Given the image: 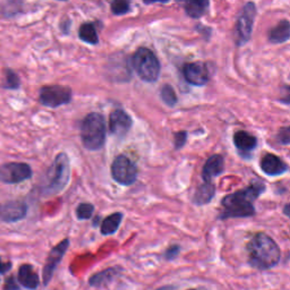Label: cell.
I'll use <instances>...</instances> for the list:
<instances>
[{"label":"cell","mask_w":290,"mask_h":290,"mask_svg":"<svg viewBox=\"0 0 290 290\" xmlns=\"http://www.w3.org/2000/svg\"><path fill=\"white\" fill-rule=\"evenodd\" d=\"M249 263L256 269L266 270L280 260V249L275 240L265 234H256L247 245Z\"/></svg>","instance_id":"obj_1"},{"label":"cell","mask_w":290,"mask_h":290,"mask_svg":"<svg viewBox=\"0 0 290 290\" xmlns=\"http://www.w3.org/2000/svg\"><path fill=\"white\" fill-rule=\"evenodd\" d=\"M264 186L262 184H254L244 190L236 191L223 199L222 204L226 210L222 213L221 219L228 218H247L254 216L255 210L252 204L255 199L263 193Z\"/></svg>","instance_id":"obj_2"},{"label":"cell","mask_w":290,"mask_h":290,"mask_svg":"<svg viewBox=\"0 0 290 290\" xmlns=\"http://www.w3.org/2000/svg\"><path fill=\"white\" fill-rule=\"evenodd\" d=\"M70 178V165L66 153H59L51 167L48 169L42 184V194L57 195L68 185Z\"/></svg>","instance_id":"obj_3"},{"label":"cell","mask_w":290,"mask_h":290,"mask_svg":"<svg viewBox=\"0 0 290 290\" xmlns=\"http://www.w3.org/2000/svg\"><path fill=\"white\" fill-rule=\"evenodd\" d=\"M81 139L90 151H98L106 141V122L102 114L92 112L84 118L81 125Z\"/></svg>","instance_id":"obj_4"},{"label":"cell","mask_w":290,"mask_h":290,"mask_svg":"<svg viewBox=\"0 0 290 290\" xmlns=\"http://www.w3.org/2000/svg\"><path fill=\"white\" fill-rule=\"evenodd\" d=\"M133 67L145 82H156L160 75V63L156 54L147 48H140L133 56Z\"/></svg>","instance_id":"obj_5"},{"label":"cell","mask_w":290,"mask_h":290,"mask_svg":"<svg viewBox=\"0 0 290 290\" xmlns=\"http://www.w3.org/2000/svg\"><path fill=\"white\" fill-rule=\"evenodd\" d=\"M40 102L49 108H58L72 101V90L65 85H48L40 90Z\"/></svg>","instance_id":"obj_6"},{"label":"cell","mask_w":290,"mask_h":290,"mask_svg":"<svg viewBox=\"0 0 290 290\" xmlns=\"http://www.w3.org/2000/svg\"><path fill=\"white\" fill-rule=\"evenodd\" d=\"M112 178L120 185L129 186L138 177V169L126 156H118L111 166Z\"/></svg>","instance_id":"obj_7"},{"label":"cell","mask_w":290,"mask_h":290,"mask_svg":"<svg viewBox=\"0 0 290 290\" xmlns=\"http://www.w3.org/2000/svg\"><path fill=\"white\" fill-rule=\"evenodd\" d=\"M31 177L32 169L24 162L5 163L0 167V182L4 184H18Z\"/></svg>","instance_id":"obj_8"},{"label":"cell","mask_w":290,"mask_h":290,"mask_svg":"<svg viewBox=\"0 0 290 290\" xmlns=\"http://www.w3.org/2000/svg\"><path fill=\"white\" fill-rule=\"evenodd\" d=\"M255 15V5L252 3L246 4L236 24V39L238 46H243L244 43H246L250 39Z\"/></svg>","instance_id":"obj_9"},{"label":"cell","mask_w":290,"mask_h":290,"mask_svg":"<svg viewBox=\"0 0 290 290\" xmlns=\"http://www.w3.org/2000/svg\"><path fill=\"white\" fill-rule=\"evenodd\" d=\"M68 247H69V239H64L50 250V253H49L47 257L45 267H43L42 278H43V284H45V286H48L49 282L51 281L53 272L56 271L58 264L62 262L63 257L65 254H66Z\"/></svg>","instance_id":"obj_10"},{"label":"cell","mask_w":290,"mask_h":290,"mask_svg":"<svg viewBox=\"0 0 290 290\" xmlns=\"http://www.w3.org/2000/svg\"><path fill=\"white\" fill-rule=\"evenodd\" d=\"M184 78L189 84L202 86L209 81V72L205 64L200 62L190 63L184 67Z\"/></svg>","instance_id":"obj_11"},{"label":"cell","mask_w":290,"mask_h":290,"mask_svg":"<svg viewBox=\"0 0 290 290\" xmlns=\"http://www.w3.org/2000/svg\"><path fill=\"white\" fill-rule=\"evenodd\" d=\"M27 206L22 201H10L0 205V220L5 222H16L24 219Z\"/></svg>","instance_id":"obj_12"},{"label":"cell","mask_w":290,"mask_h":290,"mask_svg":"<svg viewBox=\"0 0 290 290\" xmlns=\"http://www.w3.org/2000/svg\"><path fill=\"white\" fill-rule=\"evenodd\" d=\"M109 127L110 132L116 136H125L132 127V118L122 109H116L110 114L109 119Z\"/></svg>","instance_id":"obj_13"},{"label":"cell","mask_w":290,"mask_h":290,"mask_svg":"<svg viewBox=\"0 0 290 290\" xmlns=\"http://www.w3.org/2000/svg\"><path fill=\"white\" fill-rule=\"evenodd\" d=\"M261 168L264 173L269 175V176H277V175H281L287 170L286 163L280 158L271 154V153H267L262 158Z\"/></svg>","instance_id":"obj_14"},{"label":"cell","mask_w":290,"mask_h":290,"mask_svg":"<svg viewBox=\"0 0 290 290\" xmlns=\"http://www.w3.org/2000/svg\"><path fill=\"white\" fill-rule=\"evenodd\" d=\"M17 280L21 286L30 290H35L40 284L39 276L30 264H23L20 267Z\"/></svg>","instance_id":"obj_15"},{"label":"cell","mask_w":290,"mask_h":290,"mask_svg":"<svg viewBox=\"0 0 290 290\" xmlns=\"http://www.w3.org/2000/svg\"><path fill=\"white\" fill-rule=\"evenodd\" d=\"M223 168L224 160L221 156L216 154L209 158L203 167V173H202L205 183H211V179L219 176L223 171Z\"/></svg>","instance_id":"obj_16"},{"label":"cell","mask_w":290,"mask_h":290,"mask_svg":"<svg viewBox=\"0 0 290 290\" xmlns=\"http://www.w3.org/2000/svg\"><path fill=\"white\" fill-rule=\"evenodd\" d=\"M290 39V23L283 20L270 30L269 40L272 43H283Z\"/></svg>","instance_id":"obj_17"},{"label":"cell","mask_w":290,"mask_h":290,"mask_svg":"<svg viewBox=\"0 0 290 290\" xmlns=\"http://www.w3.org/2000/svg\"><path fill=\"white\" fill-rule=\"evenodd\" d=\"M119 272H120L119 267H109V269H106L99 273L93 275L90 278L89 284L92 287L106 286V284L110 283L113 279L119 275Z\"/></svg>","instance_id":"obj_18"},{"label":"cell","mask_w":290,"mask_h":290,"mask_svg":"<svg viewBox=\"0 0 290 290\" xmlns=\"http://www.w3.org/2000/svg\"><path fill=\"white\" fill-rule=\"evenodd\" d=\"M234 142L235 145L237 146V149L244 152H249L255 149V146L257 144L256 138H254L253 135H250L247 132H244V130H240V132H237L235 134Z\"/></svg>","instance_id":"obj_19"},{"label":"cell","mask_w":290,"mask_h":290,"mask_svg":"<svg viewBox=\"0 0 290 290\" xmlns=\"http://www.w3.org/2000/svg\"><path fill=\"white\" fill-rule=\"evenodd\" d=\"M215 193H216L215 185H212L211 183L202 184L195 191L194 203L198 205H204L206 203H209L213 196H215Z\"/></svg>","instance_id":"obj_20"},{"label":"cell","mask_w":290,"mask_h":290,"mask_svg":"<svg viewBox=\"0 0 290 290\" xmlns=\"http://www.w3.org/2000/svg\"><path fill=\"white\" fill-rule=\"evenodd\" d=\"M123 220V215L122 213H113V215L107 217L105 220L102 221L101 224V234L102 235H112L117 231L119 228V224Z\"/></svg>","instance_id":"obj_21"},{"label":"cell","mask_w":290,"mask_h":290,"mask_svg":"<svg viewBox=\"0 0 290 290\" xmlns=\"http://www.w3.org/2000/svg\"><path fill=\"white\" fill-rule=\"evenodd\" d=\"M209 3L204 0H195V2H188L185 4L186 14L193 18H199L202 15L205 14Z\"/></svg>","instance_id":"obj_22"},{"label":"cell","mask_w":290,"mask_h":290,"mask_svg":"<svg viewBox=\"0 0 290 290\" xmlns=\"http://www.w3.org/2000/svg\"><path fill=\"white\" fill-rule=\"evenodd\" d=\"M79 35L82 41L89 43V45H98V42H99L95 27L91 23L82 24L79 31Z\"/></svg>","instance_id":"obj_23"},{"label":"cell","mask_w":290,"mask_h":290,"mask_svg":"<svg viewBox=\"0 0 290 290\" xmlns=\"http://www.w3.org/2000/svg\"><path fill=\"white\" fill-rule=\"evenodd\" d=\"M3 87L9 90H17L20 87V79L12 69L5 70V83Z\"/></svg>","instance_id":"obj_24"},{"label":"cell","mask_w":290,"mask_h":290,"mask_svg":"<svg viewBox=\"0 0 290 290\" xmlns=\"http://www.w3.org/2000/svg\"><path fill=\"white\" fill-rule=\"evenodd\" d=\"M161 98L163 102L169 107H173L177 103V95L170 85H165L161 89Z\"/></svg>","instance_id":"obj_25"},{"label":"cell","mask_w":290,"mask_h":290,"mask_svg":"<svg viewBox=\"0 0 290 290\" xmlns=\"http://www.w3.org/2000/svg\"><path fill=\"white\" fill-rule=\"evenodd\" d=\"M94 211V206L90 203H82L79 205L78 210H76V216L80 220H87L90 219Z\"/></svg>","instance_id":"obj_26"},{"label":"cell","mask_w":290,"mask_h":290,"mask_svg":"<svg viewBox=\"0 0 290 290\" xmlns=\"http://www.w3.org/2000/svg\"><path fill=\"white\" fill-rule=\"evenodd\" d=\"M130 10V5L128 2L124 0H116L111 4V12L114 15H125Z\"/></svg>","instance_id":"obj_27"},{"label":"cell","mask_w":290,"mask_h":290,"mask_svg":"<svg viewBox=\"0 0 290 290\" xmlns=\"http://www.w3.org/2000/svg\"><path fill=\"white\" fill-rule=\"evenodd\" d=\"M278 140L281 144H290V127H283L278 134Z\"/></svg>","instance_id":"obj_28"},{"label":"cell","mask_w":290,"mask_h":290,"mask_svg":"<svg viewBox=\"0 0 290 290\" xmlns=\"http://www.w3.org/2000/svg\"><path fill=\"white\" fill-rule=\"evenodd\" d=\"M187 141V133L186 132H178L176 135H175V146L176 149H180L183 147L184 144Z\"/></svg>","instance_id":"obj_29"},{"label":"cell","mask_w":290,"mask_h":290,"mask_svg":"<svg viewBox=\"0 0 290 290\" xmlns=\"http://www.w3.org/2000/svg\"><path fill=\"white\" fill-rule=\"evenodd\" d=\"M4 290H20L18 282L16 281V279L14 277H9L6 282H5Z\"/></svg>","instance_id":"obj_30"},{"label":"cell","mask_w":290,"mask_h":290,"mask_svg":"<svg viewBox=\"0 0 290 290\" xmlns=\"http://www.w3.org/2000/svg\"><path fill=\"white\" fill-rule=\"evenodd\" d=\"M178 253H179L178 246H171V247H169L168 250L166 252V257L168 260H172L178 255Z\"/></svg>","instance_id":"obj_31"},{"label":"cell","mask_w":290,"mask_h":290,"mask_svg":"<svg viewBox=\"0 0 290 290\" xmlns=\"http://www.w3.org/2000/svg\"><path fill=\"white\" fill-rule=\"evenodd\" d=\"M281 102L286 103V105H290V86H284L282 91V96H281Z\"/></svg>","instance_id":"obj_32"},{"label":"cell","mask_w":290,"mask_h":290,"mask_svg":"<svg viewBox=\"0 0 290 290\" xmlns=\"http://www.w3.org/2000/svg\"><path fill=\"white\" fill-rule=\"evenodd\" d=\"M10 269H12V263H10V262H3L2 257H0V273L5 275V273H7Z\"/></svg>","instance_id":"obj_33"},{"label":"cell","mask_w":290,"mask_h":290,"mask_svg":"<svg viewBox=\"0 0 290 290\" xmlns=\"http://www.w3.org/2000/svg\"><path fill=\"white\" fill-rule=\"evenodd\" d=\"M283 212H284V215L290 218V204H287L286 206H284Z\"/></svg>","instance_id":"obj_34"},{"label":"cell","mask_w":290,"mask_h":290,"mask_svg":"<svg viewBox=\"0 0 290 290\" xmlns=\"http://www.w3.org/2000/svg\"><path fill=\"white\" fill-rule=\"evenodd\" d=\"M159 290H172V288H171V287H165V288L159 289Z\"/></svg>","instance_id":"obj_35"},{"label":"cell","mask_w":290,"mask_h":290,"mask_svg":"<svg viewBox=\"0 0 290 290\" xmlns=\"http://www.w3.org/2000/svg\"><path fill=\"white\" fill-rule=\"evenodd\" d=\"M189 290H195V289H189Z\"/></svg>","instance_id":"obj_36"}]
</instances>
